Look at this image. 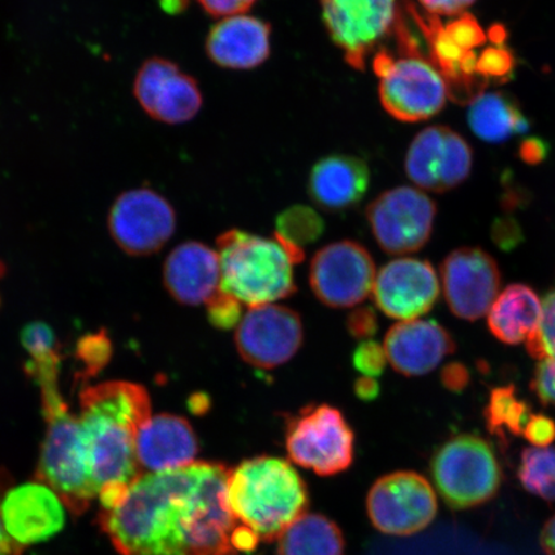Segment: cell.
<instances>
[{
  "label": "cell",
  "mask_w": 555,
  "mask_h": 555,
  "mask_svg": "<svg viewBox=\"0 0 555 555\" xmlns=\"http://www.w3.org/2000/svg\"><path fill=\"white\" fill-rule=\"evenodd\" d=\"M229 476L212 462L143 475L121 505L96 520L120 555H237Z\"/></svg>",
  "instance_id": "obj_1"
},
{
  "label": "cell",
  "mask_w": 555,
  "mask_h": 555,
  "mask_svg": "<svg viewBox=\"0 0 555 555\" xmlns=\"http://www.w3.org/2000/svg\"><path fill=\"white\" fill-rule=\"evenodd\" d=\"M80 406L90 475L99 492L109 485H133L143 476L135 435L152 416L147 390L131 382H106L85 388Z\"/></svg>",
  "instance_id": "obj_2"
},
{
  "label": "cell",
  "mask_w": 555,
  "mask_h": 555,
  "mask_svg": "<svg viewBox=\"0 0 555 555\" xmlns=\"http://www.w3.org/2000/svg\"><path fill=\"white\" fill-rule=\"evenodd\" d=\"M228 503L238 522L263 541L280 539L309 504L307 483L287 461L255 456L231 470Z\"/></svg>",
  "instance_id": "obj_3"
},
{
  "label": "cell",
  "mask_w": 555,
  "mask_h": 555,
  "mask_svg": "<svg viewBox=\"0 0 555 555\" xmlns=\"http://www.w3.org/2000/svg\"><path fill=\"white\" fill-rule=\"evenodd\" d=\"M40 390L47 433L35 477L52 489L73 515H85L100 492L90 475L79 416L69 412L59 380L40 385Z\"/></svg>",
  "instance_id": "obj_4"
},
{
  "label": "cell",
  "mask_w": 555,
  "mask_h": 555,
  "mask_svg": "<svg viewBox=\"0 0 555 555\" xmlns=\"http://www.w3.org/2000/svg\"><path fill=\"white\" fill-rule=\"evenodd\" d=\"M220 289L249 308L275 304L296 293L295 262L275 237L231 229L217 240Z\"/></svg>",
  "instance_id": "obj_5"
},
{
  "label": "cell",
  "mask_w": 555,
  "mask_h": 555,
  "mask_svg": "<svg viewBox=\"0 0 555 555\" xmlns=\"http://www.w3.org/2000/svg\"><path fill=\"white\" fill-rule=\"evenodd\" d=\"M431 472L443 501L456 511L489 503L503 482L494 449L476 435H457L442 443L433 457Z\"/></svg>",
  "instance_id": "obj_6"
},
{
  "label": "cell",
  "mask_w": 555,
  "mask_h": 555,
  "mask_svg": "<svg viewBox=\"0 0 555 555\" xmlns=\"http://www.w3.org/2000/svg\"><path fill=\"white\" fill-rule=\"evenodd\" d=\"M284 422V443L291 462L324 477L351 467L356 434L339 409L311 404L287 415Z\"/></svg>",
  "instance_id": "obj_7"
},
{
  "label": "cell",
  "mask_w": 555,
  "mask_h": 555,
  "mask_svg": "<svg viewBox=\"0 0 555 555\" xmlns=\"http://www.w3.org/2000/svg\"><path fill=\"white\" fill-rule=\"evenodd\" d=\"M373 67L379 78L382 106L393 119L425 121L446 107L448 82L440 69L420 54L395 59L390 53L378 52Z\"/></svg>",
  "instance_id": "obj_8"
},
{
  "label": "cell",
  "mask_w": 555,
  "mask_h": 555,
  "mask_svg": "<svg viewBox=\"0 0 555 555\" xmlns=\"http://www.w3.org/2000/svg\"><path fill=\"white\" fill-rule=\"evenodd\" d=\"M330 37L347 64L364 72L367 57L393 31L401 29L408 0H319Z\"/></svg>",
  "instance_id": "obj_9"
},
{
  "label": "cell",
  "mask_w": 555,
  "mask_h": 555,
  "mask_svg": "<svg viewBox=\"0 0 555 555\" xmlns=\"http://www.w3.org/2000/svg\"><path fill=\"white\" fill-rule=\"evenodd\" d=\"M436 214L435 201L427 193L414 186H397L372 201L366 208V220L385 253L408 255L427 245Z\"/></svg>",
  "instance_id": "obj_10"
},
{
  "label": "cell",
  "mask_w": 555,
  "mask_h": 555,
  "mask_svg": "<svg viewBox=\"0 0 555 555\" xmlns=\"http://www.w3.org/2000/svg\"><path fill=\"white\" fill-rule=\"evenodd\" d=\"M376 263L353 241H338L319 249L310 262L309 282L319 301L331 309H350L373 293Z\"/></svg>",
  "instance_id": "obj_11"
},
{
  "label": "cell",
  "mask_w": 555,
  "mask_h": 555,
  "mask_svg": "<svg viewBox=\"0 0 555 555\" xmlns=\"http://www.w3.org/2000/svg\"><path fill=\"white\" fill-rule=\"evenodd\" d=\"M366 511L382 533L409 537L433 524L437 498L431 483L416 472H393L372 486Z\"/></svg>",
  "instance_id": "obj_12"
},
{
  "label": "cell",
  "mask_w": 555,
  "mask_h": 555,
  "mask_svg": "<svg viewBox=\"0 0 555 555\" xmlns=\"http://www.w3.org/2000/svg\"><path fill=\"white\" fill-rule=\"evenodd\" d=\"M108 231L125 254H156L177 229V214L168 199L151 189L124 192L108 212Z\"/></svg>",
  "instance_id": "obj_13"
},
{
  "label": "cell",
  "mask_w": 555,
  "mask_h": 555,
  "mask_svg": "<svg viewBox=\"0 0 555 555\" xmlns=\"http://www.w3.org/2000/svg\"><path fill=\"white\" fill-rule=\"evenodd\" d=\"M304 323L297 311L268 304L249 308L235 330V347L243 362L258 370H274L301 350Z\"/></svg>",
  "instance_id": "obj_14"
},
{
  "label": "cell",
  "mask_w": 555,
  "mask_h": 555,
  "mask_svg": "<svg viewBox=\"0 0 555 555\" xmlns=\"http://www.w3.org/2000/svg\"><path fill=\"white\" fill-rule=\"evenodd\" d=\"M474 154L466 139L448 127H428L413 139L405 171L422 191L447 192L469 177Z\"/></svg>",
  "instance_id": "obj_15"
},
{
  "label": "cell",
  "mask_w": 555,
  "mask_h": 555,
  "mask_svg": "<svg viewBox=\"0 0 555 555\" xmlns=\"http://www.w3.org/2000/svg\"><path fill=\"white\" fill-rule=\"evenodd\" d=\"M443 297L451 312L475 322L488 314L501 288V272L492 256L477 247H461L441 263Z\"/></svg>",
  "instance_id": "obj_16"
},
{
  "label": "cell",
  "mask_w": 555,
  "mask_h": 555,
  "mask_svg": "<svg viewBox=\"0 0 555 555\" xmlns=\"http://www.w3.org/2000/svg\"><path fill=\"white\" fill-rule=\"evenodd\" d=\"M134 96L151 119L168 125L191 121L204 103L197 80L163 57L145 60L139 67Z\"/></svg>",
  "instance_id": "obj_17"
},
{
  "label": "cell",
  "mask_w": 555,
  "mask_h": 555,
  "mask_svg": "<svg viewBox=\"0 0 555 555\" xmlns=\"http://www.w3.org/2000/svg\"><path fill=\"white\" fill-rule=\"evenodd\" d=\"M372 295L388 318L414 321L431 311L439 300V276L427 260L395 259L380 268Z\"/></svg>",
  "instance_id": "obj_18"
},
{
  "label": "cell",
  "mask_w": 555,
  "mask_h": 555,
  "mask_svg": "<svg viewBox=\"0 0 555 555\" xmlns=\"http://www.w3.org/2000/svg\"><path fill=\"white\" fill-rule=\"evenodd\" d=\"M65 504L41 482L17 486L7 492L0 513L9 535L21 546L41 543L64 529Z\"/></svg>",
  "instance_id": "obj_19"
},
{
  "label": "cell",
  "mask_w": 555,
  "mask_h": 555,
  "mask_svg": "<svg viewBox=\"0 0 555 555\" xmlns=\"http://www.w3.org/2000/svg\"><path fill=\"white\" fill-rule=\"evenodd\" d=\"M384 347L388 364L405 377L425 376L455 351L450 333L426 319L395 324L387 332Z\"/></svg>",
  "instance_id": "obj_20"
},
{
  "label": "cell",
  "mask_w": 555,
  "mask_h": 555,
  "mask_svg": "<svg viewBox=\"0 0 555 555\" xmlns=\"http://www.w3.org/2000/svg\"><path fill=\"white\" fill-rule=\"evenodd\" d=\"M198 450L194 429L179 415L151 416L135 435V454L142 475L190 466Z\"/></svg>",
  "instance_id": "obj_21"
},
{
  "label": "cell",
  "mask_w": 555,
  "mask_h": 555,
  "mask_svg": "<svg viewBox=\"0 0 555 555\" xmlns=\"http://www.w3.org/2000/svg\"><path fill=\"white\" fill-rule=\"evenodd\" d=\"M164 282L173 300L196 307L220 293L218 251L199 242H185L172 249L164 266Z\"/></svg>",
  "instance_id": "obj_22"
},
{
  "label": "cell",
  "mask_w": 555,
  "mask_h": 555,
  "mask_svg": "<svg viewBox=\"0 0 555 555\" xmlns=\"http://www.w3.org/2000/svg\"><path fill=\"white\" fill-rule=\"evenodd\" d=\"M272 27L247 15L225 17L215 24L206 38V53L215 65L231 69H251L270 55Z\"/></svg>",
  "instance_id": "obj_23"
},
{
  "label": "cell",
  "mask_w": 555,
  "mask_h": 555,
  "mask_svg": "<svg viewBox=\"0 0 555 555\" xmlns=\"http://www.w3.org/2000/svg\"><path fill=\"white\" fill-rule=\"evenodd\" d=\"M371 171L362 158L332 155L312 166L308 191L312 203L325 211H345L362 203Z\"/></svg>",
  "instance_id": "obj_24"
},
{
  "label": "cell",
  "mask_w": 555,
  "mask_h": 555,
  "mask_svg": "<svg viewBox=\"0 0 555 555\" xmlns=\"http://www.w3.org/2000/svg\"><path fill=\"white\" fill-rule=\"evenodd\" d=\"M541 315L543 304L533 289L525 284H511L492 304L488 323L492 335L502 343L518 345L535 336Z\"/></svg>",
  "instance_id": "obj_25"
},
{
  "label": "cell",
  "mask_w": 555,
  "mask_h": 555,
  "mask_svg": "<svg viewBox=\"0 0 555 555\" xmlns=\"http://www.w3.org/2000/svg\"><path fill=\"white\" fill-rule=\"evenodd\" d=\"M468 124L474 133L488 143H502L530 128L515 100L503 93H486L470 102Z\"/></svg>",
  "instance_id": "obj_26"
},
{
  "label": "cell",
  "mask_w": 555,
  "mask_h": 555,
  "mask_svg": "<svg viewBox=\"0 0 555 555\" xmlns=\"http://www.w3.org/2000/svg\"><path fill=\"white\" fill-rule=\"evenodd\" d=\"M339 527L322 515H302L278 539V555H344Z\"/></svg>",
  "instance_id": "obj_27"
},
{
  "label": "cell",
  "mask_w": 555,
  "mask_h": 555,
  "mask_svg": "<svg viewBox=\"0 0 555 555\" xmlns=\"http://www.w3.org/2000/svg\"><path fill=\"white\" fill-rule=\"evenodd\" d=\"M483 415L489 431L506 441L509 435H524L532 413L529 404L518 398L515 387L504 386L491 391Z\"/></svg>",
  "instance_id": "obj_28"
},
{
  "label": "cell",
  "mask_w": 555,
  "mask_h": 555,
  "mask_svg": "<svg viewBox=\"0 0 555 555\" xmlns=\"http://www.w3.org/2000/svg\"><path fill=\"white\" fill-rule=\"evenodd\" d=\"M518 478L527 492L554 503L555 448L525 449L520 455Z\"/></svg>",
  "instance_id": "obj_29"
},
{
  "label": "cell",
  "mask_w": 555,
  "mask_h": 555,
  "mask_svg": "<svg viewBox=\"0 0 555 555\" xmlns=\"http://www.w3.org/2000/svg\"><path fill=\"white\" fill-rule=\"evenodd\" d=\"M324 231V220L314 208L295 205L278 215L274 235L289 246L304 249L321 240Z\"/></svg>",
  "instance_id": "obj_30"
},
{
  "label": "cell",
  "mask_w": 555,
  "mask_h": 555,
  "mask_svg": "<svg viewBox=\"0 0 555 555\" xmlns=\"http://www.w3.org/2000/svg\"><path fill=\"white\" fill-rule=\"evenodd\" d=\"M526 346L531 357L540 362L545 359H555V288L545 296L540 327Z\"/></svg>",
  "instance_id": "obj_31"
},
{
  "label": "cell",
  "mask_w": 555,
  "mask_h": 555,
  "mask_svg": "<svg viewBox=\"0 0 555 555\" xmlns=\"http://www.w3.org/2000/svg\"><path fill=\"white\" fill-rule=\"evenodd\" d=\"M21 345L34 362L60 357L57 338L53 330L44 322H31L21 331Z\"/></svg>",
  "instance_id": "obj_32"
},
{
  "label": "cell",
  "mask_w": 555,
  "mask_h": 555,
  "mask_svg": "<svg viewBox=\"0 0 555 555\" xmlns=\"http://www.w3.org/2000/svg\"><path fill=\"white\" fill-rule=\"evenodd\" d=\"M242 305L237 298L220 289V293L206 304L208 321L217 330L237 328L243 318Z\"/></svg>",
  "instance_id": "obj_33"
},
{
  "label": "cell",
  "mask_w": 555,
  "mask_h": 555,
  "mask_svg": "<svg viewBox=\"0 0 555 555\" xmlns=\"http://www.w3.org/2000/svg\"><path fill=\"white\" fill-rule=\"evenodd\" d=\"M388 360L384 345L366 339L352 353V365L364 377L378 378L385 373Z\"/></svg>",
  "instance_id": "obj_34"
},
{
  "label": "cell",
  "mask_w": 555,
  "mask_h": 555,
  "mask_svg": "<svg viewBox=\"0 0 555 555\" xmlns=\"http://www.w3.org/2000/svg\"><path fill=\"white\" fill-rule=\"evenodd\" d=\"M515 69V55L503 46L489 47L477 60V74L483 79H504Z\"/></svg>",
  "instance_id": "obj_35"
},
{
  "label": "cell",
  "mask_w": 555,
  "mask_h": 555,
  "mask_svg": "<svg viewBox=\"0 0 555 555\" xmlns=\"http://www.w3.org/2000/svg\"><path fill=\"white\" fill-rule=\"evenodd\" d=\"M451 40L466 52H475V48L485 43L486 35L480 24L469 13H463L446 26Z\"/></svg>",
  "instance_id": "obj_36"
},
{
  "label": "cell",
  "mask_w": 555,
  "mask_h": 555,
  "mask_svg": "<svg viewBox=\"0 0 555 555\" xmlns=\"http://www.w3.org/2000/svg\"><path fill=\"white\" fill-rule=\"evenodd\" d=\"M78 353L82 363L88 367L89 373H94L108 362L111 357V344L108 338L100 335L82 338L79 344Z\"/></svg>",
  "instance_id": "obj_37"
},
{
  "label": "cell",
  "mask_w": 555,
  "mask_h": 555,
  "mask_svg": "<svg viewBox=\"0 0 555 555\" xmlns=\"http://www.w3.org/2000/svg\"><path fill=\"white\" fill-rule=\"evenodd\" d=\"M346 328L350 336L360 339V343L372 339L378 331V317L376 310L370 307L353 309L347 317Z\"/></svg>",
  "instance_id": "obj_38"
},
{
  "label": "cell",
  "mask_w": 555,
  "mask_h": 555,
  "mask_svg": "<svg viewBox=\"0 0 555 555\" xmlns=\"http://www.w3.org/2000/svg\"><path fill=\"white\" fill-rule=\"evenodd\" d=\"M524 437L535 448H550L555 441V422L543 414H532Z\"/></svg>",
  "instance_id": "obj_39"
},
{
  "label": "cell",
  "mask_w": 555,
  "mask_h": 555,
  "mask_svg": "<svg viewBox=\"0 0 555 555\" xmlns=\"http://www.w3.org/2000/svg\"><path fill=\"white\" fill-rule=\"evenodd\" d=\"M532 387L544 404L555 406V359L541 360Z\"/></svg>",
  "instance_id": "obj_40"
},
{
  "label": "cell",
  "mask_w": 555,
  "mask_h": 555,
  "mask_svg": "<svg viewBox=\"0 0 555 555\" xmlns=\"http://www.w3.org/2000/svg\"><path fill=\"white\" fill-rule=\"evenodd\" d=\"M256 0H198L208 15L214 17H232L245 15Z\"/></svg>",
  "instance_id": "obj_41"
},
{
  "label": "cell",
  "mask_w": 555,
  "mask_h": 555,
  "mask_svg": "<svg viewBox=\"0 0 555 555\" xmlns=\"http://www.w3.org/2000/svg\"><path fill=\"white\" fill-rule=\"evenodd\" d=\"M11 485V477L7 472L0 470V506H2L3 499L9 492ZM24 546H21L13 540L9 532L5 531L3 525L2 513H0V555H23Z\"/></svg>",
  "instance_id": "obj_42"
},
{
  "label": "cell",
  "mask_w": 555,
  "mask_h": 555,
  "mask_svg": "<svg viewBox=\"0 0 555 555\" xmlns=\"http://www.w3.org/2000/svg\"><path fill=\"white\" fill-rule=\"evenodd\" d=\"M433 16H461L476 0H418Z\"/></svg>",
  "instance_id": "obj_43"
},
{
  "label": "cell",
  "mask_w": 555,
  "mask_h": 555,
  "mask_svg": "<svg viewBox=\"0 0 555 555\" xmlns=\"http://www.w3.org/2000/svg\"><path fill=\"white\" fill-rule=\"evenodd\" d=\"M441 382L449 391L461 392L466 388L469 382L467 367L460 363H451L443 366L441 372Z\"/></svg>",
  "instance_id": "obj_44"
},
{
  "label": "cell",
  "mask_w": 555,
  "mask_h": 555,
  "mask_svg": "<svg viewBox=\"0 0 555 555\" xmlns=\"http://www.w3.org/2000/svg\"><path fill=\"white\" fill-rule=\"evenodd\" d=\"M258 533L240 524L232 533V544L237 552H253L259 544Z\"/></svg>",
  "instance_id": "obj_45"
},
{
  "label": "cell",
  "mask_w": 555,
  "mask_h": 555,
  "mask_svg": "<svg viewBox=\"0 0 555 555\" xmlns=\"http://www.w3.org/2000/svg\"><path fill=\"white\" fill-rule=\"evenodd\" d=\"M547 154L545 142L538 138H530L520 145L519 155L524 162L530 165H535L545 158Z\"/></svg>",
  "instance_id": "obj_46"
},
{
  "label": "cell",
  "mask_w": 555,
  "mask_h": 555,
  "mask_svg": "<svg viewBox=\"0 0 555 555\" xmlns=\"http://www.w3.org/2000/svg\"><path fill=\"white\" fill-rule=\"evenodd\" d=\"M353 392L360 401L371 402L378 399L380 385L377 378L360 377L353 384Z\"/></svg>",
  "instance_id": "obj_47"
},
{
  "label": "cell",
  "mask_w": 555,
  "mask_h": 555,
  "mask_svg": "<svg viewBox=\"0 0 555 555\" xmlns=\"http://www.w3.org/2000/svg\"><path fill=\"white\" fill-rule=\"evenodd\" d=\"M540 544L545 555H555V515L546 520L541 530Z\"/></svg>",
  "instance_id": "obj_48"
},
{
  "label": "cell",
  "mask_w": 555,
  "mask_h": 555,
  "mask_svg": "<svg viewBox=\"0 0 555 555\" xmlns=\"http://www.w3.org/2000/svg\"><path fill=\"white\" fill-rule=\"evenodd\" d=\"M158 5L166 15L179 16L190 9L191 0H158Z\"/></svg>",
  "instance_id": "obj_49"
},
{
  "label": "cell",
  "mask_w": 555,
  "mask_h": 555,
  "mask_svg": "<svg viewBox=\"0 0 555 555\" xmlns=\"http://www.w3.org/2000/svg\"><path fill=\"white\" fill-rule=\"evenodd\" d=\"M489 37L492 40V43H495L496 46H502L506 39V31L504 29V26H492L489 33Z\"/></svg>",
  "instance_id": "obj_50"
}]
</instances>
